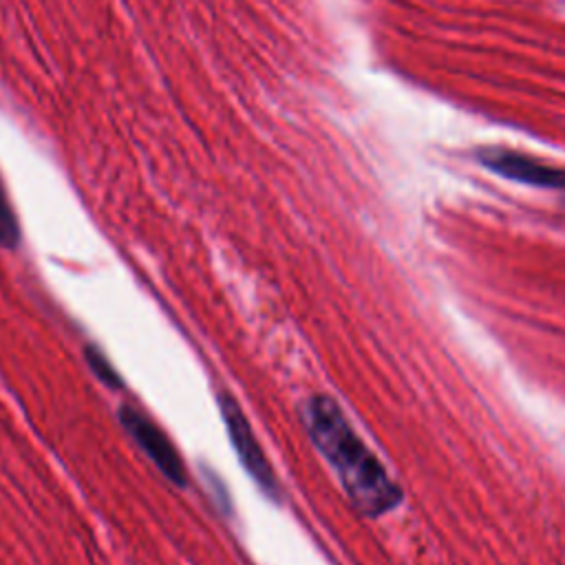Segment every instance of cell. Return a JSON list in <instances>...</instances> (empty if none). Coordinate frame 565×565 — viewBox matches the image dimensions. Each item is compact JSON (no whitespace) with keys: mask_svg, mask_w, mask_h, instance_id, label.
Returning <instances> with one entry per match:
<instances>
[{"mask_svg":"<svg viewBox=\"0 0 565 565\" xmlns=\"http://www.w3.org/2000/svg\"><path fill=\"white\" fill-rule=\"evenodd\" d=\"M300 422L360 512L380 516L402 501L397 483L329 395L307 397L300 406Z\"/></svg>","mask_w":565,"mask_h":565,"instance_id":"obj_1","label":"cell"},{"mask_svg":"<svg viewBox=\"0 0 565 565\" xmlns=\"http://www.w3.org/2000/svg\"><path fill=\"white\" fill-rule=\"evenodd\" d=\"M218 411L223 415V424L227 430V437L234 446V452L238 457V461L243 463L245 472L254 479V483L260 488V492L265 497H269L271 501L280 503L282 501V488L280 481L269 463V459L265 457L241 404L234 399L232 393L223 391L218 393Z\"/></svg>","mask_w":565,"mask_h":565,"instance_id":"obj_2","label":"cell"},{"mask_svg":"<svg viewBox=\"0 0 565 565\" xmlns=\"http://www.w3.org/2000/svg\"><path fill=\"white\" fill-rule=\"evenodd\" d=\"M121 426L137 441V446L146 452V457L159 468V472L170 479L174 486L183 488L188 483V475L183 461L174 448V444L166 437V433L148 419L141 411L132 406H119L117 411Z\"/></svg>","mask_w":565,"mask_h":565,"instance_id":"obj_3","label":"cell"},{"mask_svg":"<svg viewBox=\"0 0 565 565\" xmlns=\"http://www.w3.org/2000/svg\"><path fill=\"white\" fill-rule=\"evenodd\" d=\"M477 157L488 170H492L505 179L525 183V185H536V188H563L565 185V168L545 163V161L523 154L519 150L490 146V148H481L477 152Z\"/></svg>","mask_w":565,"mask_h":565,"instance_id":"obj_4","label":"cell"},{"mask_svg":"<svg viewBox=\"0 0 565 565\" xmlns=\"http://www.w3.org/2000/svg\"><path fill=\"white\" fill-rule=\"evenodd\" d=\"M84 358H86V364L88 369L95 373V377L106 384L108 388H121L124 382H121V375L113 369V364L108 362V358L93 344H86L84 347Z\"/></svg>","mask_w":565,"mask_h":565,"instance_id":"obj_5","label":"cell"},{"mask_svg":"<svg viewBox=\"0 0 565 565\" xmlns=\"http://www.w3.org/2000/svg\"><path fill=\"white\" fill-rule=\"evenodd\" d=\"M20 243V225H18V216L7 199L4 185L0 181V247L13 249Z\"/></svg>","mask_w":565,"mask_h":565,"instance_id":"obj_6","label":"cell"}]
</instances>
